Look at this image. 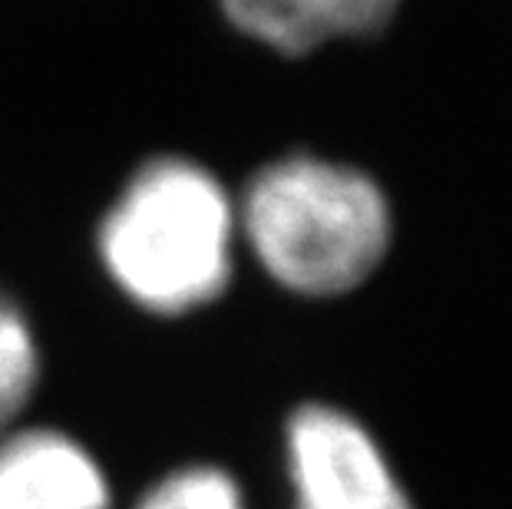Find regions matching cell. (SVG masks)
<instances>
[{"instance_id": "cell-1", "label": "cell", "mask_w": 512, "mask_h": 509, "mask_svg": "<svg viewBox=\"0 0 512 509\" xmlns=\"http://www.w3.org/2000/svg\"><path fill=\"white\" fill-rule=\"evenodd\" d=\"M238 205L199 159L166 153L133 169L96 225V255L129 305L185 318L215 305L235 278Z\"/></svg>"}, {"instance_id": "cell-2", "label": "cell", "mask_w": 512, "mask_h": 509, "mask_svg": "<svg viewBox=\"0 0 512 509\" xmlns=\"http://www.w3.org/2000/svg\"><path fill=\"white\" fill-rule=\"evenodd\" d=\"M238 235L281 291L344 298L394 248V205L367 169L318 153H285L235 196Z\"/></svg>"}, {"instance_id": "cell-3", "label": "cell", "mask_w": 512, "mask_h": 509, "mask_svg": "<svg viewBox=\"0 0 512 509\" xmlns=\"http://www.w3.org/2000/svg\"><path fill=\"white\" fill-rule=\"evenodd\" d=\"M294 509H413L394 467L361 420L308 400L285 424Z\"/></svg>"}, {"instance_id": "cell-4", "label": "cell", "mask_w": 512, "mask_h": 509, "mask_svg": "<svg viewBox=\"0 0 512 509\" xmlns=\"http://www.w3.org/2000/svg\"><path fill=\"white\" fill-rule=\"evenodd\" d=\"M0 509H113V486L73 433L17 424L0 437Z\"/></svg>"}, {"instance_id": "cell-5", "label": "cell", "mask_w": 512, "mask_h": 509, "mask_svg": "<svg viewBox=\"0 0 512 509\" xmlns=\"http://www.w3.org/2000/svg\"><path fill=\"white\" fill-rule=\"evenodd\" d=\"M219 10L238 34L281 57H308L334 40L321 0H219Z\"/></svg>"}, {"instance_id": "cell-6", "label": "cell", "mask_w": 512, "mask_h": 509, "mask_svg": "<svg viewBox=\"0 0 512 509\" xmlns=\"http://www.w3.org/2000/svg\"><path fill=\"white\" fill-rule=\"evenodd\" d=\"M43 377V351L27 308L0 288V437L14 430Z\"/></svg>"}, {"instance_id": "cell-7", "label": "cell", "mask_w": 512, "mask_h": 509, "mask_svg": "<svg viewBox=\"0 0 512 509\" xmlns=\"http://www.w3.org/2000/svg\"><path fill=\"white\" fill-rule=\"evenodd\" d=\"M136 509H245L242 486L212 463H185L169 470L136 500Z\"/></svg>"}, {"instance_id": "cell-8", "label": "cell", "mask_w": 512, "mask_h": 509, "mask_svg": "<svg viewBox=\"0 0 512 509\" xmlns=\"http://www.w3.org/2000/svg\"><path fill=\"white\" fill-rule=\"evenodd\" d=\"M334 40H367L384 34L397 17L400 0H321Z\"/></svg>"}]
</instances>
